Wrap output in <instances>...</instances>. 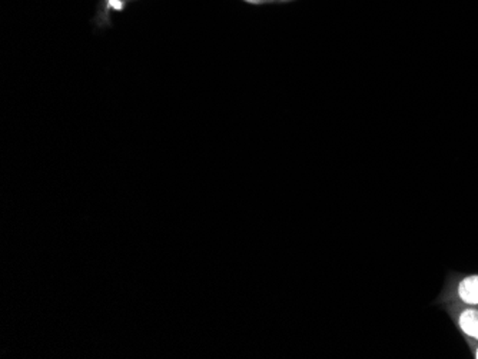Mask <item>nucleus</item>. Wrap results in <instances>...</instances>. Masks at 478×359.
Returning a JSON list of instances; mask_svg holds the SVG:
<instances>
[{
	"mask_svg": "<svg viewBox=\"0 0 478 359\" xmlns=\"http://www.w3.org/2000/svg\"><path fill=\"white\" fill-rule=\"evenodd\" d=\"M456 292L461 303L478 308V273L467 275L459 280Z\"/></svg>",
	"mask_w": 478,
	"mask_h": 359,
	"instance_id": "obj_1",
	"label": "nucleus"
},
{
	"mask_svg": "<svg viewBox=\"0 0 478 359\" xmlns=\"http://www.w3.org/2000/svg\"><path fill=\"white\" fill-rule=\"evenodd\" d=\"M457 325L464 335L478 342V308L465 306L457 315Z\"/></svg>",
	"mask_w": 478,
	"mask_h": 359,
	"instance_id": "obj_2",
	"label": "nucleus"
},
{
	"mask_svg": "<svg viewBox=\"0 0 478 359\" xmlns=\"http://www.w3.org/2000/svg\"><path fill=\"white\" fill-rule=\"evenodd\" d=\"M241 2L249 5V6H278V5H289L298 0H241Z\"/></svg>",
	"mask_w": 478,
	"mask_h": 359,
	"instance_id": "obj_3",
	"label": "nucleus"
},
{
	"mask_svg": "<svg viewBox=\"0 0 478 359\" xmlns=\"http://www.w3.org/2000/svg\"><path fill=\"white\" fill-rule=\"evenodd\" d=\"M474 358H475V359H478V346H477V348H475V351H474Z\"/></svg>",
	"mask_w": 478,
	"mask_h": 359,
	"instance_id": "obj_4",
	"label": "nucleus"
}]
</instances>
